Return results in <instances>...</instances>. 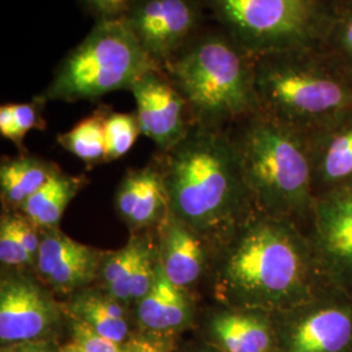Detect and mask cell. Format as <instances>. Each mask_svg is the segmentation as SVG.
<instances>
[{
    "label": "cell",
    "instance_id": "1",
    "mask_svg": "<svg viewBox=\"0 0 352 352\" xmlns=\"http://www.w3.org/2000/svg\"><path fill=\"white\" fill-rule=\"evenodd\" d=\"M331 287L300 225L252 209L222 240L215 276L226 307L277 315Z\"/></svg>",
    "mask_w": 352,
    "mask_h": 352
},
{
    "label": "cell",
    "instance_id": "2",
    "mask_svg": "<svg viewBox=\"0 0 352 352\" xmlns=\"http://www.w3.org/2000/svg\"><path fill=\"white\" fill-rule=\"evenodd\" d=\"M164 154L170 214L200 235L223 240L253 209L227 129L195 124Z\"/></svg>",
    "mask_w": 352,
    "mask_h": 352
},
{
    "label": "cell",
    "instance_id": "3",
    "mask_svg": "<svg viewBox=\"0 0 352 352\" xmlns=\"http://www.w3.org/2000/svg\"><path fill=\"white\" fill-rule=\"evenodd\" d=\"M227 131L253 209L305 230L316 199L307 135L260 111Z\"/></svg>",
    "mask_w": 352,
    "mask_h": 352
},
{
    "label": "cell",
    "instance_id": "4",
    "mask_svg": "<svg viewBox=\"0 0 352 352\" xmlns=\"http://www.w3.org/2000/svg\"><path fill=\"white\" fill-rule=\"evenodd\" d=\"M196 126L228 129L258 111L254 56L218 24H208L161 67Z\"/></svg>",
    "mask_w": 352,
    "mask_h": 352
},
{
    "label": "cell",
    "instance_id": "5",
    "mask_svg": "<svg viewBox=\"0 0 352 352\" xmlns=\"http://www.w3.org/2000/svg\"><path fill=\"white\" fill-rule=\"evenodd\" d=\"M258 111L304 133L352 110V68L325 46L254 58Z\"/></svg>",
    "mask_w": 352,
    "mask_h": 352
},
{
    "label": "cell",
    "instance_id": "6",
    "mask_svg": "<svg viewBox=\"0 0 352 352\" xmlns=\"http://www.w3.org/2000/svg\"><path fill=\"white\" fill-rule=\"evenodd\" d=\"M160 67L142 50L124 20L97 21L56 65L45 101H96L118 90H129L141 76Z\"/></svg>",
    "mask_w": 352,
    "mask_h": 352
},
{
    "label": "cell",
    "instance_id": "7",
    "mask_svg": "<svg viewBox=\"0 0 352 352\" xmlns=\"http://www.w3.org/2000/svg\"><path fill=\"white\" fill-rule=\"evenodd\" d=\"M214 23L254 58L321 47L333 21L329 0H204Z\"/></svg>",
    "mask_w": 352,
    "mask_h": 352
},
{
    "label": "cell",
    "instance_id": "8",
    "mask_svg": "<svg viewBox=\"0 0 352 352\" xmlns=\"http://www.w3.org/2000/svg\"><path fill=\"white\" fill-rule=\"evenodd\" d=\"M274 324L276 352H352V294L329 287Z\"/></svg>",
    "mask_w": 352,
    "mask_h": 352
},
{
    "label": "cell",
    "instance_id": "9",
    "mask_svg": "<svg viewBox=\"0 0 352 352\" xmlns=\"http://www.w3.org/2000/svg\"><path fill=\"white\" fill-rule=\"evenodd\" d=\"M124 23L145 54L162 67L209 24L204 0H136Z\"/></svg>",
    "mask_w": 352,
    "mask_h": 352
},
{
    "label": "cell",
    "instance_id": "10",
    "mask_svg": "<svg viewBox=\"0 0 352 352\" xmlns=\"http://www.w3.org/2000/svg\"><path fill=\"white\" fill-rule=\"evenodd\" d=\"M305 231L329 285L352 294V184L317 196Z\"/></svg>",
    "mask_w": 352,
    "mask_h": 352
},
{
    "label": "cell",
    "instance_id": "11",
    "mask_svg": "<svg viewBox=\"0 0 352 352\" xmlns=\"http://www.w3.org/2000/svg\"><path fill=\"white\" fill-rule=\"evenodd\" d=\"M60 312L49 291L33 278L12 273L0 285V340L3 346L41 342L59 325Z\"/></svg>",
    "mask_w": 352,
    "mask_h": 352
},
{
    "label": "cell",
    "instance_id": "12",
    "mask_svg": "<svg viewBox=\"0 0 352 352\" xmlns=\"http://www.w3.org/2000/svg\"><path fill=\"white\" fill-rule=\"evenodd\" d=\"M141 132L161 149L171 151L195 126L188 104L161 67L151 68L129 89Z\"/></svg>",
    "mask_w": 352,
    "mask_h": 352
},
{
    "label": "cell",
    "instance_id": "13",
    "mask_svg": "<svg viewBox=\"0 0 352 352\" xmlns=\"http://www.w3.org/2000/svg\"><path fill=\"white\" fill-rule=\"evenodd\" d=\"M100 252L67 236L58 227L41 232L37 256L39 277L51 289L71 294L89 285L101 272Z\"/></svg>",
    "mask_w": 352,
    "mask_h": 352
},
{
    "label": "cell",
    "instance_id": "14",
    "mask_svg": "<svg viewBox=\"0 0 352 352\" xmlns=\"http://www.w3.org/2000/svg\"><path fill=\"white\" fill-rule=\"evenodd\" d=\"M315 196L352 184V110L305 133Z\"/></svg>",
    "mask_w": 352,
    "mask_h": 352
},
{
    "label": "cell",
    "instance_id": "15",
    "mask_svg": "<svg viewBox=\"0 0 352 352\" xmlns=\"http://www.w3.org/2000/svg\"><path fill=\"white\" fill-rule=\"evenodd\" d=\"M209 334L222 352H276L274 315L226 307L212 317Z\"/></svg>",
    "mask_w": 352,
    "mask_h": 352
},
{
    "label": "cell",
    "instance_id": "16",
    "mask_svg": "<svg viewBox=\"0 0 352 352\" xmlns=\"http://www.w3.org/2000/svg\"><path fill=\"white\" fill-rule=\"evenodd\" d=\"M164 221L158 264L171 283L187 289L201 277L206 264L201 235L170 213Z\"/></svg>",
    "mask_w": 352,
    "mask_h": 352
},
{
    "label": "cell",
    "instance_id": "17",
    "mask_svg": "<svg viewBox=\"0 0 352 352\" xmlns=\"http://www.w3.org/2000/svg\"><path fill=\"white\" fill-rule=\"evenodd\" d=\"M116 208L126 223L135 228L162 221L168 201L161 173L153 167L129 171L118 190Z\"/></svg>",
    "mask_w": 352,
    "mask_h": 352
},
{
    "label": "cell",
    "instance_id": "18",
    "mask_svg": "<svg viewBox=\"0 0 352 352\" xmlns=\"http://www.w3.org/2000/svg\"><path fill=\"white\" fill-rule=\"evenodd\" d=\"M140 324L157 334L174 333L187 327L192 318V308L184 289L171 283L161 266L149 294L138 305Z\"/></svg>",
    "mask_w": 352,
    "mask_h": 352
},
{
    "label": "cell",
    "instance_id": "19",
    "mask_svg": "<svg viewBox=\"0 0 352 352\" xmlns=\"http://www.w3.org/2000/svg\"><path fill=\"white\" fill-rule=\"evenodd\" d=\"M71 312L77 321L84 322L107 340L126 344L129 329L123 302L110 294L85 291L76 295Z\"/></svg>",
    "mask_w": 352,
    "mask_h": 352
},
{
    "label": "cell",
    "instance_id": "20",
    "mask_svg": "<svg viewBox=\"0 0 352 352\" xmlns=\"http://www.w3.org/2000/svg\"><path fill=\"white\" fill-rule=\"evenodd\" d=\"M78 188V177L65 175L56 170L46 184L30 196L20 209L37 228H56Z\"/></svg>",
    "mask_w": 352,
    "mask_h": 352
},
{
    "label": "cell",
    "instance_id": "21",
    "mask_svg": "<svg viewBox=\"0 0 352 352\" xmlns=\"http://www.w3.org/2000/svg\"><path fill=\"white\" fill-rule=\"evenodd\" d=\"M58 167L37 157L23 155L7 160L0 168V188L4 202L21 208L24 202L54 175Z\"/></svg>",
    "mask_w": 352,
    "mask_h": 352
},
{
    "label": "cell",
    "instance_id": "22",
    "mask_svg": "<svg viewBox=\"0 0 352 352\" xmlns=\"http://www.w3.org/2000/svg\"><path fill=\"white\" fill-rule=\"evenodd\" d=\"M106 113L98 110L78 122L72 129L58 135V142L87 164L104 161V119Z\"/></svg>",
    "mask_w": 352,
    "mask_h": 352
},
{
    "label": "cell",
    "instance_id": "23",
    "mask_svg": "<svg viewBox=\"0 0 352 352\" xmlns=\"http://www.w3.org/2000/svg\"><path fill=\"white\" fill-rule=\"evenodd\" d=\"M141 244V240H131L126 247L110 253L102 261L101 276L107 289V294L123 304L131 302L129 280L139 256Z\"/></svg>",
    "mask_w": 352,
    "mask_h": 352
},
{
    "label": "cell",
    "instance_id": "24",
    "mask_svg": "<svg viewBox=\"0 0 352 352\" xmlns=\"http://www.w3.org/2000/svg\"><path fill=\"white\" fill-rule=\"evenodd\" d=\"M47 103L37 96L34 101L25 103H7L0 107V133L11 140L17 146L23 145L28 132L32 129H43L42 107Z\"/></svg>",
    "mask_w": 352,
    "mask_h": 352
},
{
    "label": "cell",
    "instance_id": "25",
    "mask_svg": "<svg viewBox=\"0 0 352 352\" xmlns=\"http://www.w3.org/2000/svg\"><path fill=\"white\" fill-rule=\"evenodd\" d=\"M141 132L136 113H109L104 119V161H115L126 155Z\"/></svg>",
    "mask_w": 352,
    "mask_h": 352
},
{
    "label": "cell",
    "instance_id": "26",
    "mask_svg": "<svg viewBox=\"0 0 352 352\" xmlns=\"http://www.w3.org/2000/svg\"><path fill=\"white\" fill-rule=\"evenodd\" d=\"M325 47L352 68V0L333 1V21Z\"/></svg>",
    "mask_w": 352,
    "mask_h": 352
},
{
    "label": "cell",
    "instance_id": "27",
    "mask_svg": "<svg viewBox=\"0 0 352 352\" xmlns=\"http://www.w3.org/2000/svg\"><path fill=\"white\" fill-rule=\"evenodd\" d=\"M157 267L158 263L154 260L153 253L142 243L129 280L131 302H139L142 298H145L149 294L157 278Z\"/></svg>",
    "mask_w": 352,
    "mask_h": 352
},
{
    "label": "cell",
    "instance_id": "28",
    "mask_svg": "<svg viewBox=\"0 0 352 352\" xmlns=\"http://www.w3.org/2000/svg\"><path fill=\"white\" fill-rule=\"evenodd\" d=\"M0 261L1 264L11 267L36 265L19 236L16 235L8 215L1 218L0 225Z\"/></svg>",
    "mask_w": 352,
    "mask_h": 352
},
{
    "label": "cell",
    "instance_id": "29",
    "mask_svg": "<svg viewBox=\"0 0 352 352\" xmlns=\"http://www.w3.org/2000/svg\"><path fill=\"white\" fill-rule=\"evenodd\" d=\"M72 337L74 343L82 352H126V344L102 337L88 325L77 320L72 327Z\"/></svg>",
    "mask_w": 352,
    "mask_h": 352
},
{
    "label": "cell",
    "instance_id": "30",
    "mask_svg": "<svg viewBox=\"0 0 352 352\" xmlns=\"http://www.w3.org/2000/svg\"><path fill=\"white\" fill-rule=\"evenodd\" d=\"M89 14L97 21L123 20L136 0H80Z\"/></svg>",
    "mask_w": 352,
    "mask_h": 352
},
{
    "label": "cell",
    "instance_id": "31",
    "mask_svg": "<svg viewBox=\"0 0 352 352\" xmlns=\"http://www.w3.org/2000/svg\"><path fill=\"white\" fill-rule=\"evenodd\" d=\"M126 352H170L161 342L151 340H133L126 343Z\"/></svg>",
    "mask_w": 352,
    "mask_h": 352
},
{
    "label": "cell",
    "instance_id": "32",
    "mask_svg": "<svg viewBox=\"0 0 352 352\" xmlns=\"http://www.w3.org/2000/svg\"><path fill=\"white\" fill-rule=\"evenodd\" d=\"M1 352H54L45 342H24L3 346Z\"/></svg>",
    "mask_w": 352,
    "mask_h": 352
},
{
    "label": "cell",
    "instance_id": "33",
    "mask_svg": "<svg viewBox=\"0 0 352 352\" xmlns=\"http://www.w3.org/2000/svg\"><path fill=\"white\" fill-rule=\"evenodd\" d=\"M58 352H82L77 346H76L75 343L72 342L71 344H68V346H65V347H63L62 350H59Z\"/></svg>",
    "mask_w": 352,
    "mask_h": 352
},
{
    "label": "cell",
    "instance_id": "34",
    "mask_svg": "<svg viewBox=\"0 0 352 352\" xmlns=\"http://www.w3.org/2000/svg\"><path fill=\"white\" fill-rule=\"evenodd\" d=\"M329 1H331V3H333V1H334V0H329Z\"/></svg>",
    "mask_w": 352,
    "mask_h": 352
}]
</instances>
